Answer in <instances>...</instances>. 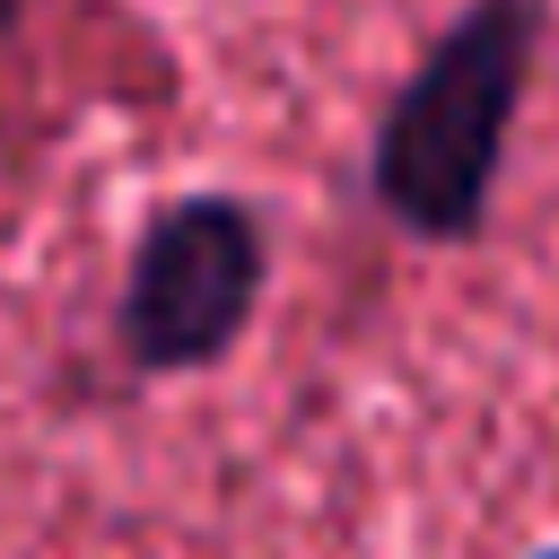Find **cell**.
Segmentation results:
<instances>
[{
    "label": "cell",
    "instance_id": "2",
    "mask_svg": "<svg viewBox=\"0 0 559 559\" xmlns=\"http://www.w3.org/2000/svg\"><path fill=\"white\" fill-rule=\"evenodd\" d=\"M262 280H271L262 218L236 192H183L131 245V271H122V297H114V341L140 376L218 367L245 341Z\"/></svg>",
    "mask_w": 559,
    "mask_h": 559
},
{
    "label": "cell",
    "instance_id": "4",
    "mask_svg": "<svg viewBox=\"0 0 559 559\" xmlns=\"http://www.w3.org/2000/svg\"><path fill=\"white\" fill-rule=\"evenodd\" d=\"M542 559H559V550H542Z\"/></svg>",
    "mask_w": 559,
    "mask_h": 559
},
{
    "label": "cell",
    "instance_id": "3",
    "mask_svg": "<svg viewBox=\"0 0 559 559\" xmlns=\"http://www.w3.org/2000/svg\"><path fill=\"white\" fill-rule=\"evenodd\" d=\"M17 17H26V0H0V35H17Z\"/></svg>",
    "mask_w": 559,
    "mask_h": 559
},
{
    "label": "cell",
    "instance_id": "1",
    "mask_svg": "<svg viewBox=\"0 0 559 559\" xmlns=\"http://www.w3.org/2000/svg\"><path fill=\"white\" fill-rule=\"evenodd\" d=\"M533 52H542V0H472L393 87L367 140V192L402 236L419 245L480 236Z\"/></svg>",
    "mask_w": 559,
    "mask_h": 559
}]
</instances>
